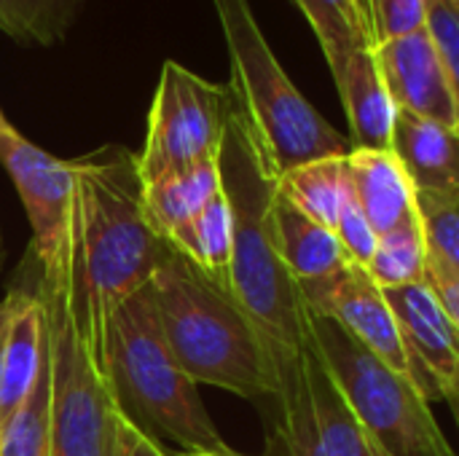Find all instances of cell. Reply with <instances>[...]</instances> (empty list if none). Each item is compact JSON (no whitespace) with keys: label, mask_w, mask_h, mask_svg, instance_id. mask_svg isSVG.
<instances>
[{"label":"cell","mask_w":459,"mask_h":456,"mask_svg":"<svg viewBox=\"0 0 459 456\" xmlns=\"http://www.w3.org/2000/svg\"><path fill=\"white\" fill-rule=\"evenodd\" d=\"M274 234L280 258L299 288L331 280L350 263L331 228L309 220L280 196L274 202Z\"/></svg>","instance_id":"cell-18"},{"label":"cell","mask_w":459,"mask_h":456,"mask_svg":"<svg viewBox=\"0 0 459 456\" xmlns=\"http://www.w3.org/2000/svg\"><path fill=\"white\" fill-rule=\"evenodd\" d=\"M229 86L210 83L167 59L153 94L145 148L137 156L140 183L215 161L223 140Z\"/></svg>","instance_id":"cell-9"},{"label":"cell","mask_w":459,"mask_h":456,"mask_svg":"<svg viewBox=\"0 0 459 456\" xmlns=\"http://www.w3.org/2000/svg\"><path fill=\"white\" fill-rule=\"evenodd\" d=\"M3 121H5V116H3V113H0V124H3Z\"/></svg>","instance_id":"cell-34"},{"label":"cell","mask_w":459,"mask_h":456,"mask_svg":"<svg viewBox=\"0 0 459 456\" xmlns=\"http://www.w3.org/2000/svg\"><path fill=\"white\" fill-rule=\"evenodd\" d=\"M105 379L121 417L156 441H172L183 452L229 446L204 409L199 384L183 374L164 341L151 282L108 320Z\"/></svg>","instance_id":"cell-4"},{"label":"cell","mask_w":459,"mask_h":456,"mask_svg":"<svg viewBox=\"0 0 459 456\" xmlns=\"http://www.w3.org/2000/svg\"><path fill=\"white\" fill-rule=\"evenodd\" d=\"M151 290L164 341L194 384H210L258 406L274 398L272 355L229 282L164 247Z\"/></svg>","instance_id":"cell-3"},{"label":"cell","mask_w":459,"mask_h":456,"mask_svg":"<svg viewBox=\"0 0 459 456\" xmlns=\"http://www.w3.org/2000/svg\"><path fill=\"white\" fill-rule=\"evenodd\" d=\"M374 56L395 110L459 132V86L444 73L425 30L379 40Z\"/></svg>","instance_id":"cell-13"},{"label":"cell","mask_w":459,"mask_h":456,"mask_svg":"<svg viewBox=\"0 0 459 456\" xmlns=\"http://www.w3.org/2000/svg\"><path fill=\"white\" fill-rule=\"evenodd\" d=\"M116 456H129L126 454V441H124V433H121V414H118V443H116Z\"/></svg>","instance_id":"cell-33"},{"label":"cell","mask_w":459,"mask_h":456,"mask_svg":"<svg viewBox=\"0 0 459 456\" xmlns=\"http://www.w3.org/2000/svg\"><path fill=\"white\" fill-rule=\"evenodd\" d=\"M390 151L403 167L414 194L459 191L457 132L398 110L393 121Z\"/></svg>","instance_id":"cell-16"},{"label":"cell","mask_w":459,"mask_h":456,"mask_svg":"<svg viewBox=\"0 0 459 456\" xmlns=\"http://www.w3.org/2000/svg\"><path fill=\"white\" fill-rule=\"evenodd\" d=\"M374 27V40H390L422 30L425 0H366Z\"/></svg>","instance_id":"cell-29"},{"label":"cell","mask_w":459,"mask_h":456,"mask_svg":"<svg viewBox=\"0 0 459 456\" xmlns=\"http://www.w3.org/2000/svg\"><path fill=\"white\" fill-rule=\"evenodd\" d=\"M333 234H336V239L342 245L344 258L350 263L366 269L371 255H374V247H377V231L371 228V223L366 220L363 210L358 207V202L352 196V188L347 191V199H344V204L339 210Z\"/></svg>","instance_id":"cell-28"},{"label":"cell","mask_w":459,"mask_h":456,"mask_svg":"<svg viewBox=\"0 0 459 456\" xmlns=\"http://www.w3.org/2000/svg\"><path fill=\"white\" fill-rule=\"evenodd\" d=\"M301 293L312 312L336 320L368 352H374L382 363L403 374L417 387V374L401 341L395 317L385 301L382 288L371 280V274L363 266L347 263L331 280L307 285L301 288Z\"/></svg>","instance_id":"cell-12"},{"label":"cell","mask_w":459,"mask_h":456,"mask_svg":"<svg viewBox=\"0 0 459 456\" xmlns=\"http://www.w3.org/2000/svg\"><path fill=\"white\" fill-rule=\"evenodd\" d=\"M347 175L352 196L377 237L414 218V188L393 151L352 148Z\"/></svg>","instance_id":"cell-17"},{"label":"cell","mask_w":459,"mask_h":456,"mask_svg":"<svg viewBox=\"0 0 459 456\" xmlns=\"http://www.w3.org/2000/svg\"><path fill=\"white\" fill-rule=\"evenodd\" d=\"M422 282L428 285V290L433 293V298L438 301V306L444 309V314L459 325V274L449 271H430L425 269Z\"/></svg>","instance_id":"cell-30"},{"label":"cell","mask_w":459,"mask_h":456,"mask_svg":"<svg viewBox=\"0 0 459 456\" xmlns=\"http://www.w3.org/2000/svg\"><path fill=\"white\" fill-rule=\"evenodd\" d=\"M366 271L382 290L422 282L425 245H422L420 223H417V212L406 223L377 237V247H374V255H371Z\"/></svg>","instance_id":"cell-25"},{"label":"cell","mask_w":459,"mask_h":456,"mask_svg":"<svg viewBox=\"0 0 459 456\" xmlns=\"http://www.w3.org/2000/svg\"><path fill=\"white\" fill-rule=\"evenodd\" d=\"M414 212L425 245V269L459 274V191H417Z\"/></svg>","instance_id":"cell-24"},{"label":"cell","mask_w":459,"mask_h":456,"mask_svg":"<svg viewBox=\"0 0 459 456\" xmlns=\"http://www.w3.org/2000/svg\"><path fill=\"white\" fill-rule=\"evenodd\" d=\"M70 164L75 188L67 309L94 366L105 376L108 320L129 296L151 282L167 245L143 218L137 153L124 145H105Z\"/></svg>","instance_id":"cell-1"},{"label":"cell","mask_w":459,"mask_h":456,"mask_svg":"<svg viewBox=\"0 0 459 456\" xmlns=\"http://www.w3.org/2000/svg\"><path fill=\"white\" fill-rule=\"evenodd\" d=\"M221 191L218 159L188 169L167 172L151 183H143V218L148 228L164 242L178 226L194 218Z\"/></svg>","instance_id":"cell-19"},{"label":"cell","mask_w":459,"mask_h":456,"mask_svg":"<svg viewBox=\"0 0 459 456\" xmlns=\"http://www.w3.org/2000/svg\"><path fill=\"white\" fill-rule=\"evenodd\" d=\"M51 374L48 456H116L118 409L67 309V285H43Z\"/></svg>","instance_id":"cell-7"},{"label":"cell","mask_w":459,"mask_h":456,"mask_svg":"<svg viewBox=\"0 0 459 456\" xmlns=\"http://www.w3.org/2000/svg\"><path fill=\"white\" fill-rule=\"evenodd\" d=\"M218 175L231 210L229 288L261 333L277 379L280 371L315 349L312 309L277 250L274 202L280 172L231 91L218 151Z\"/></svg>","instance_id":"cell-2"},{"label":"cell","mask_w":459,"mask_h":456,"mask_svg":"<svg viewBox=\"0 0 459 456\" xmlns=\"http://www.w3.org/2000/svg\"><path fill=\"white\" fill-rule=\"evenodd\" d=\"M312 336L344 400L382 456H457L425 395L336 320L312 312Z\"/></svg>","instance_id":"cell-6"},{"label":"cell","mask_w":459,"mask_h":456,"mask_svg":"<svg viewBox=\"0 0 459 456\" xmlns=\"http://www.w3.org/2000/svg\"><path fill=\"white\" fill-rule=\"evenodd\" d=\"M229 56V91L277 172L307 161L347 156L350 137L333 129L282 70L261 32L250 0H212Z\"/></svg>","instance_id":"cell-5"},{"label":"cell","mask_w":459,"mask_h":456,"mask_svg":"<svg viewBox=\"0 0 459 456\" xmlns=\"http://www.w3.org/2000/svg\"><path fill=\"white\" fill-rule=\"evenodd\" d=\"M336 75L355 48H374V27L366 0H296Z\"/></svg>","instance_id":"cell-22"},{"label":"cell","mask_w":459,"mask_h":456,"mask_svg":"<svg viewBox=\"0 0 459 456\" xmlns=\"http://www.w3.org/2000/svg\"><path fill=\"white\" fill-rule=\"evenodd\" d=\"M86 0H0V32L19 46H56Z\"/></svg>","instance_id":"cell-23"},{"label":"cell","mask_w":459,"mask_h":456,"mask_svg":"<svg viewBox=\"0 0 459 456\" xmlns=\"http://www.w3.org/2000/svg\"><path fill=\"white\" fill-rule=\"evenodd\" d=\"M382 293L414 366L420 392L428 403L446 400L455 409L459 395V325L444 314L425 282Z\"/></svg>","instance_id":"cell-11"},{"label":"cell","mask_w":459,"mask_h":456,"mask_svg":"<svg viewBox=\"0 0 459 456\" xmlns=\"http://www.w3.org/2000/svg\"><path fill=\"white\" fill-rule=\"evenodd\" d=\"M167 247L180 253L204 274L229 282L231 263V210L223 188L183 226H178L167 239Z\"/></svg>","instance_id":"cell-21"},{"label":"cell","mask_w":459,"mask_h":456,"mask_svg":"<svg viewBox=\"0 0 459 456\" xmlns=\"http://www.w3.org/2000/svg\"><path fill=\"white\" fill-rule=\"evenodd\" d=\"M46 363V306L40 293L11 290L0 301V433L35 390Z\"/></svg>","instance_id":"cell-14"},{"label":"cell","mask_w":459,"mask_h":456,"mask_svg":"<svg viewBox=\"0 0 459 456\" xmlns=\"http://www.w3.org/2000/svg\"><path fill=\"white\" fill-rule=\"evenodd\" d=\"M264 409L266 456H382L344 400L317 344L277 374L274 398Z\"/></svg>","instance_id":"cell-8"},{"label":"cell","mask_w":459,"mask_h":456,"mask_svg":"<svg viewBox=\"0 0 459 456\" xmlns=\"http://www.w3.org/2000/svg\"><path fill=\"white\" fill-rule=\"evenodd\" d=\"M0 164L16 185L32 228V253L43 285L59 288L70 280V223H73V164L54 159L8 121L0 124Z\"/></svg>","instance_id":"cell-10"},{"label":"cell","mask_w":459,"mask_h":456,"mask_svg":"<svg viewBox=\"0 0 459 456\" xmlns=\"http://www.w3.org/2000/svg\"><path fill=\"white\" fill-rule=\"evenodd\" d=\"M48 395L51 374L46 352V363L40 368L32 395L0 433V456H48Z\"/></svg>","instance_id":"cell-26"},{"label":"cell","mask_w":459,"mask_h":456,"mask_svg":"<svg viewBox=\"0 0 459 456\" xmlns=\"http://www.w3.org/2000/svg\"><path fill=\"white\" fill-rule=\"evenodd\" d=\"M350 191L347 156H328L280 172L277 196L309 220L333 231Z\"/></svg>","instance_id":"cell-20"},{"label":"cell","mask_w":459,"mask_h":456,"mask_svg":"<svg viewBox=\"0 0 459 456\" xmlns=\"http://www.w3.org/2000/svg\"><path fill=\"white\" fill-rule=\"evenodd\" d=\"M422 30L444 73L459 86V0H425Z\"/></svg>","instance_id":"cell-27"},{"label":"cell","mask_w":459,"mask_h":456,"mask_svg":"<svg viewBox=\"0 0 459 456\" xmlns=\"http://www.w3.org/2000/svg\"><path fill=\"white\" fill-rule=\"evenodd\" d=\"M183 456H245V454H239V452H234L231 446H226V449H221V452H183Z\"/></svg>","instance_id":"cell-32"},{"label":"cell","mask_w":459,"mask_h":456,"mask_svg":"<svg viewBox=\"0 0 459 456\" xmlns=\"http://www.w3.org/2000/svg\"><path fill=\"white\" fill-rule=\"evenodd\" d=\"M121 414V411H118ZM121 433H124V441H126V454L129 456H172L161 441H156L153 435L143 433L140 427H134L126 417H121Z\"/></svg>","instance_id":"cell-31"},{"label":"cell","mask_w":459,"mask_h":456,"mask_svg":"<svg viewBox=\"0 0 459 456\" xmlns=\"http://www.w3.org/2000/svg\"><path fill=\"white\" fill-rule=\"evenodd\" d=\"M366 5H368V3H366Z\"/></svg>","instance_id":"cell-35"},{"label":"cell","mask_w":459,"mask_h":456,"mask_svg":"<svg viewBox=\"0 0 459 456\" xmlns=\"http://www.w3.org/2000/svg\"><path fill=\"white\" fill-rule=\"evenodd\" d=\"M333 83L350 121L352 148L390 151V134L398 110L385 89L374 48H355L344 67L333 75Z\"/></svg>","instance_id":"cell-15"}]
</instances>
